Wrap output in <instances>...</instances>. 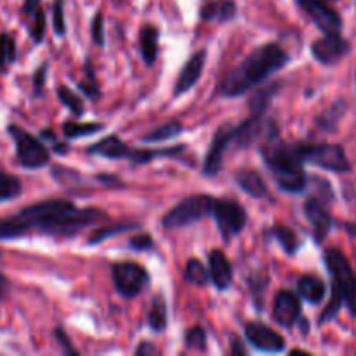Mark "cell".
I'll return each instance as SVG.
<instances>
[{
    "label": "cell",
    "instance_id": "b9f144b4",
    "mask_svg": "<svg viewBox=\"0 0 356 356\" xmlns=\"http://www.w3.org/2000/svg\"><path fill=\"white\" fill-rule=\"evenodd\" d=\"M97 181H99V183H103L104 186H120V181H118L117 177L106 176V174H101V176H97Z\"/></svg>",
    "mask_w": 356,
    "mask_h": 356
},
{
    "label": "cell",
    "instance_id": "44dd1931",
    "mask_svg": "<svg viewBox=\"0 0 356 356\" xmlns=\"http://www.w3.org/2000/svg\"><path fill=\"white\" fill-rule=\"evenodd\" d=\"M236 14V3L233 0H216V2L207 3V6L202 7L200 17L204 21H219V23H225V21L233 19Z\"/></svg>",
    "mask_w": 356,
    "mask_h": 356
},
{
    "label": "cell",
    "instance_id": "836d02e7",
    "mask_svg": "<svg viewBox=\"0 0 356 356\" xmlns=\"http://www.w3.org/2000/svg\"><path fill=\"white\" fill-rule=\"evenodd\" d=\"M186 346L191 348V350H205V341H207V334L202 327H193L186 332Z\"/></svg>",
    "mask_w": 356,
    "mask_h": 356
},
{
    "label": "cell",
    "instance_id": "f1b7e54d",
    "mask_svg": "<svg viewBox=\"0 0 356 356\" xmlns=\"http://www.w3.org/2000/svg\"><path fill=\"white\" fill-rule=\"evenodd\" d=\"M16 59V40L10 35L0 33V73H6Z\"/></svg>",
    "mask_w": 356,
    "mask_h": 356
},
{
    "label": "cell",
    "instance_id": "ab89813d",
    "mask_svg": "<svg viewBox=\"0 0 356 356\" xmlns=\"http://www.w3.org/2000/svg\"><path fill=\"white\" fill-rule=\"evenodd\" d=\"M153 243L152 236L148 235H141V236H136V238L131 240V247L132 249H138V250H145V249H149Z\"/></svg>",
    "mask_w": 356,
    "mask_h": 356
},
{
    "label": "cell",
    "instance_id": "484cf974",
    "mask_svg": "<svg viewBox=\"0 0 356 356\" xmlns=\"http://www.w3.org/2000/svg\"><path fill=\"white\" fill-rule=\"evenodd\" d=\"M183 132V124L177 120H170L167 124L160 125L159 129L155 131L148 132V136L143 138L145 143H160V141H167V139H172L176 136H179Z\"/></svg>",
    "mask_w": 356,
    "mask_h": 356
},
{
    "label": "cell",
    "instance_id": "9a60e30c",
    "mask_svg": "<svg viewBox=\"0 0 356 356\" xmlns=\"http://www.w3.org/2000/svg\"><path fill=\"white\" fill-rule=\"evenodd\" d=\"M306 218H308L309 225L313 228V235H315L316 242H323L327 238V235L330 233L334 226L332 216L327 212V209L323 207V204L316 198H309L305 205Z\"/></svg>",
    "mask_w": 356,
    "mask_h": 356
},
{
    "label": "cell",
    "instance_id": "e0dca14e",
    "mask_svg": "<svg viewBox=\"0 0 356 356\" xmlns=\"http://www.w3.org/2000/svg\"><path fill=\"white\" fill-rule=\"evenodd\" d=\"M209 277L219 291H226L233 284V270L222 250H212L209 256Z\"/></svg>",
    "mask_w": 356,
    "mask_h": 356
},
{
    "label": "cell",
    "instance_id": "9c48e42d",
    "mask_svg": "<svg viewBox=\"0 0 356 356\" xmlns=\"http://www.w3.org/2000/svg\"><path fill=\"white\" fill-rule=\"evenodd\" d=\"M113 282L118 294L132 299L141 294L148 285V271L136 263H118L113 266Z\"/></svg>",
    "mask_w": 356,
    "mask_h": 356
},
{
    "label": "cell",
    "instance_id": "f6af8a7d",
    "mask_svg": "<svg viewBox=\"0 0 356 356\" xmlns=\"http://www.w3.org/2000/svg\"><path fill=\"white\" fill-rule=\"evenodd\" d=\"M7 287H9V282H7V278L3 277V273L0 271V302H2V299L6 298Z\"/></svg>",
    "mask_w": 356,
    "mask_h": 356
},
{
    "label": "cell",
    "instance_id": "d6a6232c",
    "mask_svg": "<svg viewBox=\"0 0 356 356\" xmlns=\"http://www.w3.org/2000/svg\"><path fill=\"white\" fill-rule=\"evenodd\" d=\"M138 228V225H117V226H110V228H103L94 232V235L89 238L90 245H96V243H101L103 240L110 238V236L118 235V233H124L127 229H134Z\"/></svg>",
    "mask_w": 356,
    "mask_h": 356
},
{
    "label": "cell",
    "instance_id": "603a6c76",
    "mask_svg": "<svg viewBox=\"0 0 356 356\" xmlns=\"http://www.w3.org/2000/svg\"><path fill=\"white\" fill-rule=\"evenodd\" d=\"M159 28L146 24L141 30V38H139V45H141V54L146 65L152 66L155 63L156 56H159Z\"/></svg>",
    "mask_w": 356,
    "mask_h": 356
},
{
    "label": "cell",
    "instance_id": "74e56055",
    "mask_svg": "<svg viewBox=\"0 0 356 356\" xmlns=\"http://www.w3.org/2000/svg\"><path fill=\"white\" fill-rule=\"evenodd\" d=\"M90 33H92V40L96 42L97 45L104 44V28H103V14L97 13L94 16L92 24H90Z\"/></svg>",
    "mask_w": 356,
    "mask_h": 356
},
{
    "label": "cell",
    "instance_id": "ee69618b",
    "mask_svg": "<svg viewBox=\"0 0 356 356\" xmlns=\"http://www.w3.org/2000/svg\"><path fill=\"white\" fill-rule=\"evenodd\" d=\"M38 3H40V0H24L23 10L26 14H33L38 9Z\"/></svg>",
    "mask_w": 356,
    "mask_h": 356
},
{
    "label": "cell",
    "instance_id": "cb8c5ba5",
    "mask_svg": "<svg viewBox=\"0 0 356 356\" xmlns=\"http://www.w3.org/2000/svg\"><path fill=\"white\" fill-rule=\"evenodd\" d=\"M278 89H280V83H273V86L264 87V89L252 94V97H250V115H261L263 117L273 96L278 92Z\"/></svg>",
    "mask_w": 356,
    "mask_h": 356
},
{
    "label": "cell",
    "instance_id": "83f0119b",
    "mask_svg": "<svg viewBox=\"0 0 356 356\" xmlns=\"http://www.w3.org/2000/svg\"><path fill=\"white\" fill-rule=\"evenodd\" d=\"M23 193V184L17 177L0 170V202L14 200Z\"/></svg>",
    "mask_w": 356,
    "mask_h": 356
},
{
    "label": "cell",
    "instance_id": "7a4b0ae2",
    "mask_svg": "<svg viewBox=\"0 0 356 356\" xmlns=\"http://www.w3.org/2000/svg\"><path fill=\"white\" fill-rule=\"evenodd\" d=\"M289 61V56L278 44H266L250 52L235 70L225 76L221 94L226 97H238L249 92L273 73L280 72Z\"/></svg>",
    "mask_w": 356,
    "mask_h": 356
},
{
    "label": "cell",
    "instance_id": "7dc6e473",
    "mask_svg": "<svg viewBox=\"0 0 356 356\" xmlns=\"http://www.w3.org/2000/svg\"><path fill=\"white\" fill-rule=\"evenodd\" d=\"M330 2H336V0H330Z\"/></svg>",
    "mask_w": 356,
    "mask_h": 356
},
{
    "label": "cell",
    "instance_id": "4fadbf2b",
    "mask_svg": "<svg viewBox=\"0 0 356 356\" xmlns=\"http://www.w3.org/2000/svg\"><path fill=\"white\" fill-rule=\"evenodd\" d=\"M245 337L256 350L266 353H280L285 350V339L263 323L250 322L245 325Z\"/></svg>",
    "mask_w": 356,
    "mask_h": 356
},
{
    "label": "cell",
    "instance_id": "f546056e",
    "mask_svg": "<svg viewBox=\"0 0 356 356\" xmlns=\"http://www.w3.org/2000/svg\"><path fill=\"white\" fill-rule=\"evenodd\" d=\"M184 278H186L188 284L205 285L209 280V273L200 261L190 259L186 264V271H184Z\"/></svg>",
    "mask_w": 356,
    "mask_h": 356
},
{
    "label": "cell",
    "instance_id": "30bf717a",
    "mask_svg": "<svg viewBox=\"0 0 356 356\" xmlns=\"http://www.w3.org/2000/svg\"><path fill=\"white\" fill-rule=\"evenodd\" d=\"M298 3L312 17L313 23L325 33H339L343 28V19L327 0H298Z\"/></svg>",
    "mask_w": 356,
    "mask_h": 356
},
{
    "label": "cell",
    "instance_id": "7bdbcfd3",
    "mask_svg": "<svg viewBox=\"0 0 356 356\" xmlns=\"http://www.w3.org/2000/svg\"><path fill=\"white\" fill-rule=\"evenodd\" d=\"M152 353H156V350H155V346H152V344L149 343H141L139 344V348L138 350H136V355H152Z\"/></svg>",
    "mask_w": 356,
    "mask_h": 356
},
{
    "label": "cell",
    "instance_id": "52a82bcc",
    "mask_svg": "<svg viewBox=\"0 0 356 356\" xmlns=\"http://www.w3.org/2000/svg\"><path fill=\"white\" fill-rule=\"evenodd\" d=\"M299 152H301L305 162L318 165L325 170H332V172H350L351 170V163L348 160L346 152L339 145H299Z\"/></svg>",
    "mask_w": 356,
    "mask_h": 356
},
{
    "label": "cell",
    "instance_id": "60d3db41",
    "mask_svg": "<svg viewBox=\"0 0 356 356\" xmlns=\"http://www.w3.org/2000/svg\"><path fill=\"white\" fill-rule=\"evenodd\" d=\"M54 336H56V339H58V341H61V346L65 348V350L68 351V353H72V355H76V351L73 350V348H72V344H70V339H68V336H66V334H65V330H63L61 327H58V329H56Z\"/></svg>",
    "mask_w": 356,
    "mask_h": 356
},
{
    "label": "cell",
    "instance_id": "2e32d148",
    "mask_svg": "<svg viewBox=\"0 0 356 356\" xmlns=\"http://www.w3.org/2000/svg\"><path fill=\"white\" fill-rule=\"evenodd\" d=\"M205 59H207V52L205 51L195 52V54L188 59L186 65H184L183 70H181L179 76H177L176 86H174V96L177 97L181 96V94L188 92V90L198 82L202 72H204Z\"/></svg>",
    "mask_w": 356,
    "mask_h": 356
},
{
    "label": "cell",
    "instance_id": "6da1fadb",
    "mask_svg": "<svg viewBox=\"0 0 356 356\" xmlns=\"http://www.w3.org/2000/svg\"><path fill=\"white\" fill-rule=\"evenodd\" d=\"M99 209H76L66 200H49L30 205L9 219H0V240L19 238L33 229L59 236H73L82 229L104 221Z\"/></svg>",
    "mask_w": 356,
    "mask_h": 356
},
{
    "label": "cell",
    "instance_id": "7c38bea8",
    "mask_svg": "<svg viewBox=\"0 0 356 356\" xmlns=\"http://www.w3.org/2000/svg\"><path fill=\"white\" fill-rule=\"evenodd\" d=\"M233 132H235V125L232 124H225L216 132L211 149H209L204 163V172L207 176H216L222 169V159H225V153L228 149L229 143L233 141Z\"/></svg>",
    "mask_w": 356,
    "mask_h": 356
},
{
    "label": "cell",
    "instance_id": "3957f363",
    "mask_svg": "<svg viewBox=\"0 0 356 356\" xmlns=\"http://www.w3.org/2000/svg\"><path fill=\"white\" fill-rule=\"evenodd\" d=\"M263 156L268 169L271 170L282 190L289 191V193L305 191L308 179H306L305 167H302L305 160L299 152V146L287 145L275 132H271L263 146Z\"/></svg>",
    "mask_w": 356,
    "mask_h": 356
},
{
    "label": "cell",
    "instance_id": "5b68a950",
    "mask_svg": "<svg viewBox=\"0 0 356 356\" xmlns=\"http://www.w3.org/2000/svg\"><path fill=\"white\" fill-rule=\"evenodd\" d=\"M212 204H214V198L209 195H193V197L184 198L181 204H177L163 216L162 226L165 229H179L195 225L211 214Z\"/></svg>",
    "mask_w": 356,
    "mask_h": 356
},
{
    "label": "cell",
    "instance_id": "8fae6325",
    "mask_svg": "<svg viewBox=\"0 0 356 356\" xmlns=\"http://www.w3.org/2000/svg\"><path fill=\"white\" fill-rule=\"evenodd\" d=\"M350 42L341 37V33H325V37L313 42L312 45L313 58L327 66L339 63L350 52Z\"/></svg>",
    "mask_w": 356,
    "mask_h": 356
},
{
    "label": "cell",
    "instance_id": "ba28073f",
    "mask_svg": "<svg viewBox=\"0 0 356 356\" xmlns=\"http://www.w3.org/2000/svg\"><path fill=\"white\" fill-rule=\"evenodd\" d=\"M211 214L214 216L216 225H218L219 232H221L225 240H229L238 235L247 225V212L236 202L214 200Z\"/></svg>",
    "mask_w": 356,
    "mask_h": 356
},
{
    "label": "cell",
    "instance_id": "7402d4cb",
    "mask_svg": "<svg viewBox=\"0 0 356 356\" xmlns=\"http://www.w3.org/2000/svg\"><path fill=\"white\" fill-rule=\"evenodd\" d=\"M238 186L252 198H268V186L256 170H240L236 176Z\"/></svg>",
    "mask_w": 356,
    "mask_h": 356
},
{
    "label": "cell",
    "instance_id": "4316f807",
    "mask_svg": "<svg viewBox=\"0 0 356 356\" xmlns=\"http://www.w3.org/2000/svg\"><path fill=\"white\" fill-rule=\"evenodd\" d=\"M148 323L155 332H162L167 327V306L160 296H156L152 302V308L148 313Z\"/></svg>",
    "mask_w": 356,
    "mask_h": 356
},
{
    "label": "cell",
    "instance_id": "e575fe53",
    "mask_svg": "<svg viewBox=\"0 0 356 356\" xmlns=\"http://www.w3.org/2000/svg\"><path fill=\"white\" fill-rule=\"evenodd\" d=\"M52 26H54V31L58 37H63L66 33L63 0H54V6H52Z\"/></svg>",
    "mask_w": 356,
    "mask_h": 356
},
{
    "label": "cell",
    "instance_id": "bcb514c9",
    "mask_svg": "<svg viewBox=\"0 0 356 356\" xmlns=\"http://www.w3.org/2000/svg\"><path fill=\"white\" fill-rule=\"evenodd\" d=\"M344 228L348 229V233H350L351 236H356V225H346Z\"/></svg>",
    "mask_w": 356,
    "mask_h": 356
},
{
    "label": "cell",
    "instance_id": "ffe728a7",
    "mask_svg": "<svg viewBox=\"0 0 356 356\" xmlns=\"http://www.w3.org/2000/svg\"><path fill=\"white\" fill-rule=\"evenodd\" d=\"M261 122H263V117H261V115H250V118H247L245 122H242V124L235 127L233 141H235L240 148H245V146L252 145L261 134Z\"/></svg>",
    "mask_w": 356,
    "mask_h": 356
},
{
    "label": "cell",
    "instance_id": "d590c367",
    "mask_svg": "<svg viewBox=\"0 0 356 356\" xmlns=\"http://www.w3.org/2000/svg\"><path fill=\"white\" fill-rule=\"evenodd\" d=\"M86 73H87L86 80L79 82L80 90H83V92H86L89 97H97V96H99V87H97L96 76H94V73L90 72L89 66L86 68Z\"/></svg>",
    "mask_w": 356,
    "mask_h": 356
},
{
    "label": "cell",
    "instance_id": "4dcf8cb0",
    "mask_svg": "<svg viewBox=\"0 0 356 356\" xmlns=\"http://www.w3.org/2000/svg\"><path fill=\"white\" fill-rule=\"evenodd\" d=\"M103 124H76V122H66L63 125V132L66 138H82V136H90L94 132L103 131Z\"/></svg>",
    "mask_w": 356,
    "mask_h": 356
},
{
    "label": "cell",
    "instance_id": "277c9868",
    "mask_svg": "<svg viewBox=\"0 0 356 356\" xmlns=\"http://www.w3.org/2000/svg\"><path fill=\"white\" fill-rule=\"evenodd\" d=\"M325 264L332 277V298L320 316V323H327L336 318L343 306L356 316V273L350 261L341 250H325Z\"/></svg>",
    "mask_w": 356,
    "mask_h": 356
},
{
    "label": "cell",
    "instance_id": "8992f818",
    "mask_svg": "<svg viewBox=\"0 0 356 356\" xmlns=\"http://www.w3.org/2000/svg\"><path fill=\"white\" fill-rule=\"evenodd\" d=\"M7 132L13 138L14 146H16L17 160H19V163L24 169H40V167L47 165L51 155H49L47 148L37 138H33L30 132L17 127V125H9Z\"/></svg>",
    "mask_w": 356,
    "mask_h": 356
},
{
    "label": "cell",
    "instance_id": "ac0fdd59",
    "mask_svg": "<svg viewBox=\"0 0 356 356\" xmlns=\"http://www.w3.org/2000/svg\"><path fill=\"white\" fill-rule=\"evenodd\" d=\"M131 149L132 148H129L125 143H122L117 136H110V138H104L101 139L99 143H96V145L89 146V148H87V153H89V155L104 156V159L118 160V159H129Z\"/></svg>",
    "mask_w": 356,
    "mask_h": 356
},
{
    "label": "cell",
    "instance_id": "d4e9b609",
    "mask_svg": "<svg viewBox=\"0 0 356 356\" xmlns=\"http://www.w3.org/2000/svg\"><path fill=\"white\" fill-rule=\"evenodd\" d=\"M271 233L280 242V245L284 247V250L287 254H296L299 250V247H301V238L298 236V233L294 229L287 228V226H275L271 229Z\"/></svg>",
    "mask_w": 356,
    "mask_h": 356
},
{
    "label": "cell",
    "instance_id": "d6986e66",
    "mask_svg": "<svg viewBox=\"0 0 356 356\" xmlns=\"http://www.w3.org/2000/svg\"><path fill=\"white\" fill-rule=\"evenodd\" d=\"M298 291L305 301L312 302V305H318L323 301L327 294V287L323 284L322 278L313 277V275H305L298 280Z\"/></svg>",
    "mask_w": 356,
    "mask_h": 356
},
{
    "label": "cell",
    "instance_id": "8d00e7d4",
    "mask_svg": "<svg viewBox=\"0 0 356 356\" xmlns=\"http://www.w3.org/2000/svg\"><path fill=\"white\" fill-rule=\"evenodd\" d=\"M45 33V14L42 9L35 10V24L33 30H31V37H33L35 44H40L42 38H44Z\"/></svg>",
    "mask_w": 356,
    "mask_h": 356
},
{
    "label": "cell",
    "instance_id": "1f68e13d",
    "mask_svg": "<svg viewBox=\"0 0 356 356\" xmlns=\"http://www.w3.org/2000/svg\"><path fill=\"white\" fill-rule=\"evenodd\" d=\"M58 97L65 106H68V110L72 111L73 115L80 117L83 113V103L80 99V96H76L73 90H70L68 87H59L58 89Z\"/></svg>",
    "mask_w": 356,
    "mask_h": 356
},
{
    "label": "cell",
    "instance_id": "f35d334b",
    "mask_svg": "<svg viewBox=\"0 0 356 356\" xmlns=\"http://www.w3.org/2000/svg\"><path fill=\"white\" fill-rule=\"evenodd\" d=\"M45 72H47V65H42L40 68L37 70V73H35V79H33V89H35V94H42V90H44V82H45Z\"/></svg>",
    "mask_w": 356,
    "mask_h": 356
},
{
    "label": "cell",
    "instance_id": "5bb4252c",
    "mask_svg": "<svg viewBox=\"0 0 356 356\" xmlns=\"http://www.w3.org/2000/svg\"><path fill=\"white\" fill-rule=\"evenodd\" d=\"M301 316V301L291 291H280L275 296L273 318L282 327H292Z\"/></svg>",
    "mask_w": 356,
    "mask_h": 356
}]
</instances>
